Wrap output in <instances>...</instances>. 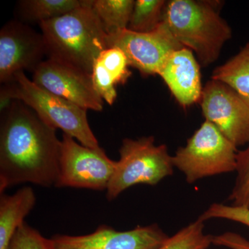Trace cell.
<instances>
[{
  "instance_id": "obj_10",
  "label": "cell",
  "mask_w": 249,
  "mask_h": 249,
  "mask_svg": "<svg viewBox=\"0 0 249 249\" xmlns=\"http://www.w3.org/2000/svg\"><path fill=\"white\" fill-rule=\"evenodd\" d=\"M45 55L42 34L21 21H10L0 31V82L9 83L19 72L34 73Z\"/></svg>"
},
{
  "instance_id": "obj_9",
  "label": "cell",
  "mask_w": 249,
  "mask_h": 249,
  "mask_svg": "<svg viewBox=\"0 0 249 249\" xmlns=\"http://www.w3.org/2000/svg\"><path fill=\"white\" fill-rule=\"evenodd\" d=\"M108 48L117 47L124 53L129 66L142 76L158 75L168 57L183 46L174 38L163 22L150 33L134 32L125 29L107 36Z\"/></svg>"
},
{
  "instance_id": "obj_2",
  "label": "cell",
  "mask_w": 249,
  "mask_h": 249,
  "mask_svg": "<svg viewBox=\"0 0 249 249\" xmlns=\"http://www.w3.org/2000/svg\"><path fill=\"white\" fill-rule=\"evenodd\" d=\"M93 0L60 17L40 23L47 58L91 74L95 60L108 48Z\"/></svg>"
},
{
  "instance_id": "obj_18",
  "label": "cell",
  "mask_w": 249,
  "mask_h": 249,
  "mask_svg": "<svg viewBox=\"0 0 249 249\" xmlns=\"http://www.w3.org/2000/svg\"><path fill=\"white\" fill-rule=\"evenodd\" d=\"M166 3L163 0L135 1L127 29L137 33L156 30L162 22Z\"/></svg>"
},
{
  "instance_id": "obj_13",
  "label": "cell",
  "mask_w": 249,
  "mask_h": 249,
  "mask_svg": "<svg viewBox=\"0 0 249 249\" xmlns=\"http://www.w3.org/2000/svg\"><path fill=\"white\" fill-rule=\"evenodd\" d=\"M158 75L183 107L200 101L203 91L200 69L189 49L183 47L175 51Z\"/></svg>"
},
{
  "instance_id": "obj_24",
  "label": "cell",
  "mask_w": 249,
  "mask_h": 249,
  "mask_svg": "<svg viewBox=\"0 0 249 249\" xmlns=\"http://www.w3.org/2000/svg\"><path fill=\"white\" fill-rule=\"evenodd\" d=\"M91 78L96 92L103 101L110 106L114 104L117 97L116 85L104 67L96 60H95L93 63Z\"/></svg>"
},
{
  "instance_id": "obj_20",
  "label": "cell",
  "mask_w": 249,
  "mask_h": 249,
  "mask_svg": "<svg viewBox=\"0 0 249 249\" xmlns=\"http://www.w3.org/2000/svg\"><path fill=\"white\" fill-rule=\"evenodd\" d=\"M237 178L229 200L232 206L249 209V144L237 157Z\"/></svg>"
},
{
  "instance_id": "obj_6",
  "label": "cell",
  "mask_w": 249,
  "mask_h": 249,
  "mask_svg": "<svg viewBox=\"0 0 249 249\" xmlns=\"http://www.w3.org/2000/svg\"><path fill=\"white\" fill-rule=\"evenodd\" d=\"M237 147L213 124L205 121L173 157L174 167L183 173L187 182L236 171Z\"/></svg>"
},
{
  "instance_id": "obj_15",
  "label": "cell",
  "mask_w": 249,
  "mask_h": 249,
  "mask_svg": "<svg viewBox=\"0 0 249 249\" xmlns=\"http://www.w3.org/2000/svg\"><path fill=\"white\" fill-rule=\"evenodd\" d=\"M212 79L229 85L249 106V43L229 61L216 68Z\"/></svg>"
},
{
  "instance_id": "obj_17",
  "label": "cell",
  "mask_w": 249,
  "mask_h": 249,
  "mask_svg": "<svg viewBox=\"0 0 249 249\" xmlns=\"http://www.w3.org/2000/svg\"><path fill=\"white\" fill-rule=\"evenodd\" d=\"M133 0H93V9L107 36L127 29Z\"/></svg>"
},
{
  "instance_id": "obj_25",
  "label": "cell",
  "mask_w": 249,
  "mask_h": 249,
  "mask_svg": "<svg viewBox=\"0 0 249 249\" xmlns=\"http://www.w3.org/2000/svg\"><path fill=\"white\" fill-rule=\"evenodd\" d=\"M212 244L230 249H249V240L240 234L232 232L213 235Z\"/></svg>"
},
{
  "instance_id": "obj_12",
  "label": "cell",
  "mask_w": 249,
  "mask_h": 249,
  "mask_svg": "<svg viewBox=\"0 0 249 249\" xmlns=\"http://www.w3.org/2000/svg\"><path fill=\"white\" fill-rule=\"evenodd\" d=\"M168 236L157 224L118 231L101 225L88 235H56L52 237L53 249H158Z\"/></svg>"
},
{
  "instance_id": "obj_16",
  "label": "cell",
  "mask_w": 249,
  "mask_h": 249,
  "mask_svg": "<svg viewBox=\"0 0 249 249\" xmlns=\"http://www.w3.org/2000/svg\"><path fill=\"white\" fill-rule=\"evenodd\" d=\"M86 0H22L18 3L21 22H45L60 17L85 4Z\"/></svg>"
},
{
  "instance_id": "obj_5",
  "label": "cell",
  "mask_w": 249,
  "mask_h": 249,
  "mask_svg": "<svg viewBox=\"0 0 249 249\" xmlns=\"http://www.w3.org/2000/svg\"><path fill=\"white\" fill-rule=\"evenodd\" d=\"M120 159L108 185L106 196L115 199L127 188L137 184L155 186L173 174V157L165 145H157L153 137L123 141Z\"/></svg>"
},
{
  "instance_id": "obj_7",
  "label": "cell",
  "mask_w": 249,
  "mask_h": 249,
  "mask_svg": "<svg viewBox=\"0 0 249 249\" xmlns=\"http://www.w3.org/2000/svg\"><path fill=\"white\" fill-rule=\"evenodd\" d=\"M116 163L101 147L85 146L63 134L55 187L105 191L115 170Z\"/></svg>"
},
{
  "instance_id": "obj_14",
  "label": "cell",
  "mask_w": 249,
  "mask_h": 249,
  "mask_svg": "<svg viewBox=\"0 0 249 249\" xmlns=\"http://www.w3.org/2000/svg\"><path fill=\"white\" fill-rule=\"evenodd\" d=\"M36 203L31 187H23L14 194H0V249H7L18 228Z\"/></svg>"
},
{
  "instance_id": "obj_3",
  "label": "cell",
  "mask_w": 249,
  "mask_h": 249,
  "mask_svg": "<svg viewBox=\"0 0 249 249\" xmlns=\"http://www.w3.org/2000/svg\"><path fill=\"white\" fill-rule=\"evenodd\" d=\"M162 22L180 45L196 52L203 66L216 61L231 29L209 1L171 0Z\"/></svg>"
},
{
  "instance_id": "obj_4",
  "label": "cell",
  "mask_w": 249,
  "mask_h": 249,
  "mask_svg": "<svg viewBox=\"0 0 249 249\" xmlns=\"http://www.w3.org/2000/svg\"><path fill=\"white\" fill-rule=\"evenodd\" d=\"M1 88L14 101H22L29 106L51 127L61 129L63 134L85 146L99 147L88 122L86 109L40 88L24 72L16 73Z\"/></svg>"
},
{
  "instance_id": "obj_8",
  "label": "cell",
  "mask_w": 249,
  "mask_h": 249,
  "mask_svg": "<svg viewBox=\"0 0 249 249\" xmlns=\"http://www.w3.org/2000/svg\"><path fill=\"white\" fill-rule=\"evenodd\" d=\"M206 121L236 147L249 144V106L231 88L212 79L203 88L200 101Z\"/></svg>"
},
{
  "instance_id": "obj_1",
  "label": "cell",
  "mask_w": 249,
  "mask_h": 249,
  "mask_svg": "<svg viewBox=\"0 0 249 249\" xmlns=\"http://www.w3.org/2000/svg\"><path fill=\"white\" fill-rule=\"evenodd\" d=\"M1 115L0 194L24 183L55 186L61 146L56 129L18 100Z\"/></svg>"
},
{
  "instance_id": "obj_19",
  "label": "cell",
  "mask_w": 249,
  "mask_h": 249,
  "mask_svg": "<svg viewBox=\"0 0 249 249\" xmlns=\"http://www.w3.org/2000/svg\"><path fill=\"white\" fill-rule=\"evenodd\" d=\"M212 237L205 233L204 222L198 218L168 237L158 249H208L212 245Z\"/></svg>"
},
{
  "instance_id": "obj_21",
  "label": "cell",
  "mask_w": 249,
  "mask_h": 249,
  "mask_svg": "<svg viewBox=\"0 0 249 249\" xmlns=\"http://www.w3.org/2000/svg\"><path fill=\"white\" fill-rule=\"evenodd\" d=\"M96 60L104 67L116 85L124 84L132 74L127 57L117 47L106 49Z\"/></svg>"
},
{
  "instance_id": "obj_11",
  "label": "cell",
  "mask_w": 249,
  "mask_h": 249,
  "mask_svg": "<svg viewBox=\"0 0 249 249\" xmlns=\"http://www.w3.org/2000/svg\"><path fill=\"white\" fill-rule=\"evenodd\" d=\"M32 81L86 110L103 109L104 101L93 87L91 74L70 65L47 58L33 73Z\"/></svg>"
},
{
  "instance_id": "obj_23",
  "label": "cell",
  "mask_w": 249,
  "mask_h": 249,
  "mask_svg": "<svg viewBox=\"0 0 249 249\" xmlns=\"http://www.w3.org/2000/svg\"><path fill=\"white\" fill-rule=\"evenodd\" d=\"M224 219L240 223L249 227V209L214 203L199 217L203 222L209 219Z\"/></svg>"
},
{
  "instance_id": "obj_22",
  "label": "cell",
  "mask_w": 249,
  "mask_h": 249,
  "mask_svg": "<svg viewBox=\"0 0 249 249\" xmlns=\"http://www.w3.org/2000/svg\"><path fill=\"white\" fill-rule=\"evenodd\" d=\"M7 249H53L52 239L41 235L24 222L14 234Z\"/></svg>"
}]
</instances>
